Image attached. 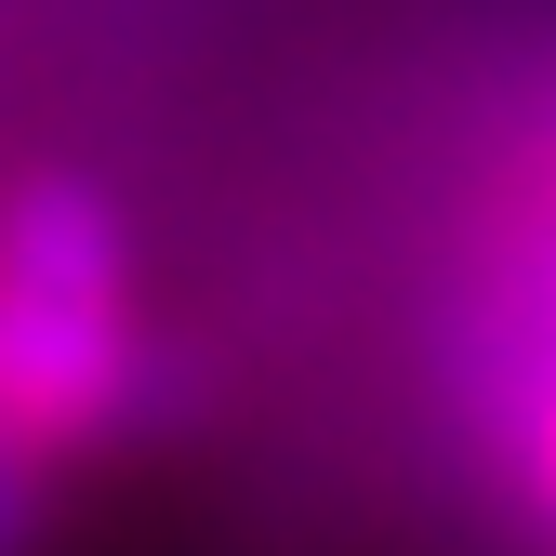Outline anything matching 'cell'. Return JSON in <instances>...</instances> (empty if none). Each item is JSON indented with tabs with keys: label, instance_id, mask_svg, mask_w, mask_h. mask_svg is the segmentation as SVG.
Wrapping results in <instances>:
<instances>
[{
	"label": "cell",
	"instance_id": "7a4b0ae2",
	"mask_svg": "<svg viewBox=\"0 0 556 556\" xmlns=\"http://www.w3.org/2000/svg\"><path fill=\"white\" fill-rule=\"evenodd\" d=\"M438 371L464 438L491 451L504 504L556 556V93L517 106L491 147V186L464 199V265L438 305Z\"/></svg>",
	"mask_w": 556,
	"mask_h": 556
},
{
	"label": "cell",
	"instance_id": "6da1fadb",
	"mask_svg": "<svg viewBox=\"0 0 556 556\" xmlns=\"http://www.w3.org/2000/svg\"><path fill=\"white\" fill-rule=\"evenodd\" d=\"M160 344H147V265L132 213L93 173L0 186V451L80 464L147 425Z\"/></svg>",
	"mask_w": 556,
	"mask_h": 556
},
{
	"label": "cell",
	"instance_id": "3957f363",
	"mask_svg": "<svg viewBox=\"0 0 556 556\" xmlns=\"http://www.w3.org/2000/svg\"><path fill=\"white\" fill-rule=\"evenodd\" d=\"M40 477H53V464L0 451V556H27V530H40Z\"/></svg>",
	"mask_w": 556,
	"mask_h": 556
}]
</instances>
